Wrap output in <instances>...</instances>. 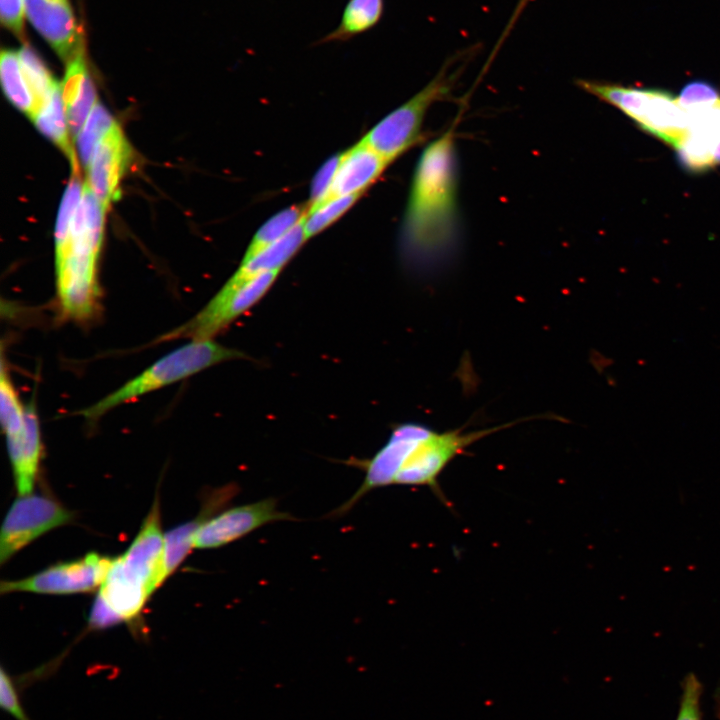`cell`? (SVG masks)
<instances>
[{
    "instance_id": "cell-1",
    "label": "cell",
    "mask_w": 720,
    "mask_h": 720,
    "mask_svg": "<svg viewBox=\"0 0 720 720\" xmlns=\"http://www.w3.org/2000/svg\"><path fill=\"white\" fill-rule=\"evenodd\" d=\"M452 126L423 149L405 209L400 252L418 273L440 269L452 258L459 236L458 159Z\"/></svg>"
},
{
    "instance_id": "cell-2",
    "label": "cell",
    "mask_w": 720,
    "mask_h": 720,
    "mask_svg": "<svg viewBox=\"0 0 720 720\" xmlns=\"http://www.w3.org/2000/svg\"><path fill=\"white\" fill-rule=\"evenodd\" d=\"M535 417H525L498 426L465 431L459 427L437 431L427 425L405 422L392 427L387 442L371 457H350L345 461L365 473L355 493L328 517L347 514L366 494L390 485L426 486L445 500L439 486V476L468 447L497 431L507 429Z\"/></svg>"
},
{
    "instance_id": "cell-3",
    "label": "cell",
    "mask_w": 720,
    "mask_h": 720,
    "mask_svg": "<svg viewBox=\"0 0 720 720\" xmlns=\"http://www.w3.org/2000/svg\"><path fill=\"white\" fill-rule=\"evenodd\" d=\"M104 217L79 206L66 243L55 249L56 300L62 320H93L100 311L101 289L97 277L103 241Z\"/></svg>"
},
{
    "instance_id": "cell-4",
    "label": "cell",
    "mask_w": 720,
    "mask_h": 720,
    "mask_svg": "<svg viewBox=\"0 0 720 720\" xmlns=\"http://www.w3.org/2000/svg\"><path fill=\"white\" fill-rule=\"evenodd\" d=\"M242 351L214 339H193L165 354L115 391L83 409L80 414L95 421L119 405L188 378L211 366L234 359H246Z\"/></svg>"
},
{
    "instance_id": "cell-5",
    "label": "cell",
    "mask_w": 720,
    "mask_h": 720,
    "mask_svg": "<svg viewBox=\"0 0 720 720\" xmlns=\"http://www.w3.org/2000/svg\"><path fill=\"white\" fill-rule=\"evenodd\" d=\"M452 59L417 94L379 121L362 139L389 164L423 139L425 116L447 97L459 76Z\"/></svg>"
},
{
    "instance_id": "cell-6",
    "label": "cell",
    "mask_w": 720,
    "mask_h": 720,
    "mask_svg": "<svg viewBox=\"0 0 720 720\" xmlns=\"http://www.w3.org/2000/svg\"><path fill=\"white\" fill-rule=\"evenodd\" d=\"M106 577L147 598L167 578L158 497L128 550L112 560Z\"/></svg>"
},
{
    "instance_id": "cell-7",
    "label": "cell",
    "mask_w": 720,
    "mask_h": 720,
    "mask_svg": "<svg viewBox=\"0 0 720 720\" xmlns=\"http://www.w3.org/2000/svg\"><path fill=\"white\" fill-rule=\"evenodd\" d=\"M281 270L258 275L234 290L220 289L190 320L159 336L155 343L178 339H213L269 291Z\"/></svg>"
},
{
    "instance_id": "cell-8",
    "label": "cell",
    "mask_w": 720,
    "mask_h": 720,
    "mask_svg": "<svg viewBox=\"0 0 720 720\" xmlns=\"http://www.w3.org/2000/svg\"><path fill=\"white\" fill-rule=\"evenodd\" d=\"M73 514L56 500L42 495H24L8 510L0 532V563L42 534L72 521Z\"/></svg>"
},
{
    "instance_id": "cell-9",
    "label": "cell",
    "mask_w": 720,
    "mask_h": 720,
    "mask_svg": "<svg viewBox=\"0 0 720 720\" xmlns=\"http://www.w3.org/2000/svg\"><path fill=\"white\" fill-rule=\"evenodd\" d=\"M111 558L89 553L84 557L46 568L32 576L1 583V593L33 592L41 594H73L94 590L103 583Z\"/></svg>"
},
{
    "instance_id": "cell-10",
    "label": "cell",
    "mask_w": 720,
    "mask_h": 720,
    "mask_svg": "<svg viewBox=\"0 0 720 720\" xmlns=\"http://www.w3.org/2000/svg\"><path fill=\"white\" fill-rule=\"evenodd\" d=\"M290 513L277 507V500L269 497L231 507L205 521L196 533L194 547L211 549L225 546L273 522L294 521Z\"/></svg>"
},
{
    "instance_id": "cell-11",
    "label": "cell",
    "mask_w": 720,
    "mask_h": 720,
    "mask_svg": "<svg viewBox=\"0 0 720 720\" xmlns=\"http://www.w3.org/2000/svg\"><path fill=\"white\" fill-rule=\"evenodd\" d=\"M132 157L131 147L119 124L96 145L89 166L87 182L107 209L120 195V181Z\"/></svg>"
},
{
    "instance_id": "cell-12",
    "label": "cell",
    "mask_w": 720,
    "mask_h": 720,
    "mask_svg": "<svg viewBox=\"0 0 720 720\" xmlns=\"http://www.w3.org/2000/svg\"><path fill=\"white\" fill-rule=\"evenodd\" d=\"M25 15L66 63L83 51L69 0H24Z\"/></svg>"
},
{
    "instance_id": "cell-13",
    "label": "cell",
    "mask_w": 720,
    "mask_h": 720,
    "mask_svg": "<svg viewBox=\"0 0 720 720\" xmlns=\"http://www.w3.org/2000/svg\"><path fill=\"white\" fill-rule=\"evenodd\" d=\"M388 165L389 163L380 154L361 139L348 150L340 153L331 186L316 206L336 197L362 194Z\"/></svg>"
},
{
    "instance_id": "cell-14",
    "label": "cell",
    "mask_w": 720,
    "mask_h": 720,
    "mask_svg": "<svg viewBox=\"0 0 720 720\" xmlns=\"http://www.w3.org/2000/svg\"><path fill=\"white\" fill-rule=\"evenodd\" d=\"M15 486L20 496L31 493L39 471L42 440L35 402L27 405V418L21 433L6 438Z\"/></svg>"
},
{
    "instance_id": "cell-15",
    "label": "cell",
    "mask_w": 720,
    "mask_h": 720,
    "mask_svg": "<svg viewBox=\"0 0 720 720\" xmlns=\"http://www.w3.org/2000/svg\"><path fill=\"white\" fill-rule=\"evenodd\" d=\"M240 489L235 483L208 492L201 512L192 521L168 531L164 535L165 563L167 577L179 566L194 547L195 536L201 525L224 508Z\"/></svg>"
},
{
    "instance_id": "cell-16",
    "label": "cell",
    "mask_w": 720,
    "mask_h": 720,
    "mask_svg": "<svg viewBox=\"0 0 720 720\" xmlns=\"http://www.w3.org/2000/svg\"><path fill=\"white\" fill-rule=\"evenodd\" d=\"M66 64V73L61 85L62 97L70 134L77 138L96 104V93L83 51Z\"/></svg>"
},
{
    "instance_id": "cell-17",
    "label": "cell",
    "mask_w": 720,
    "mask_h": 720,
    "mask_svg": "<svg viewBox=\"0 0 720 720\" xmlns=\"http://www.w3.org/2000/svg\"><path fill=\"white\" fill-rule=\"evenodd\" d=\"M303 220L285 236L251 259L241 261L239 268L224 284L222 289L234 290L260 274L273 270H282L283 266L307 240L303 230Z\"/></svg>"
},
{
    "instance_id": "cell-18",
    "label": "cell",
    "mask_w": 720,
    "mask_h": 720,
    "mask_svg": "<svg viewBox=\"0 0 720 720\" xmlns=\"http://www.w3.org/2000/svg\"><path fill=\"white\" fill-rule=\"evenodd\" d=\"M384 13L385 0H348L337 27L312 45L348 42L374 29Z\"/></svg>"
},
{
    "instance_id": "cell-19",
    "label": "cell",
    "mask_w": 720,
    "mask_h": 720,
    "mask_svg": "<svg viewBox=\"0 0 720 720\" xmlns=\"http://www.w3.org/2000/svg\"><path fill=\"white\" fill-rule=\"evenodd\" d=\"M38 130L53 141L72 161L76 171L74 152L69 140V125L61 85L56 82L49 100L39 109L32 120Z\"/></svg>"
},
{
    "instance_id": "cell-20",
    "label": "cell",
    "mask_w": 720,
    "mask_h": 720,
    "mask_svg": "<svg viewBox=\"0 0 720 720\" xmlns=\"http://www.w3.org/2000/svg\"><path fill=\"white\" fill-rule=\"evenodd\" d=\"M0 77L7 99L33 120L36 115L35 101L21 68L19 52L13 50L2 51Z\"/></svg>"
},
{
    "instance_id": "cell-21",
    "label": "cell",
    "mask_w": 720,
    "mask_h": 720,
    "mask_svg": "<svg viewBox=\"0 0 720 720\" xmlns=\"http://www.w3.org/2000/svg\"><path fill=\"white\" fill-rule=\"evenodd\" d=\"M308 204L293 205L270 217L255 233L242 261H247L259 252L281 239L307 215Z\"/></svg>"
},
{
    "instance_id": "cell-22",
    "label": "cell",
    "mask_w": 720,
    "mask_h": 720,
    "mask_svg": "<svg viewBox=\"0 0 720 720\" xmlns=\"http://www.w3.org/2000/svg\"><path fill=\"white\" fill-rule=\"evenodd\" d=\"M0 416L6 438L22 432L26 424L27 405H24L11 379L5 359L1 358Z\"/></svg>"
},
{
    "instance_id": "cell-23",
    "label": "cell",
    "mask_w": 720,
    "mask_h": 720,
    "mask_svg": "<svg viewBox=\"0 0 720 720\" xmlns=\"http://www.w3.org/2000/svg\"><path fill=\"white\" fill-rule=\"evenodd\" d=\"M117 124L108 110L101 103L96 102L76 138L80 160L86 168L98 142Z\"/></svg>"
},
{
    "instance_id": "cell-24",
    "label": "cell",
    "mask_w": 720,
    "mask_h": 720,
    "mask_svg": "<svg viewBox=\"0 0 720 720\" xmlns=\"http://www.w3.org/2000/svg\"><path fill=\"white\" fill-rule=\"evenodd\" d=\"M18 52L25 80L35 101L37 114L49 100L57 81L52 78L45 65L30 47L23 46Z\"/></svg>"
},
{
    "instance_id": "cell-25",
    "label": "cell",
    "mask_w": 720,
    "mask_h": 720,
    "mask_svg": "<svg viewBox=\"0 0 720 720\" xmlns=\"http://www.w3.org/2000/svg\"><path fill=\"white\" fill-rule=\"evenodd\" d=\"M714 142L701 132L689 129L680 144L675 148L680 163L689 170H704L715 164L713 158Z\"/></svg>"
},
{
    "instance_id": "cell-26",
    "label": "cell",
    "mask_w": 720,
    "mask_h": 720,
    "mask_svg": "<svg viewBox=\"0 0 720 720\" xmlns=\"http://www.w3.org/2000/svg\"><path fill=\"white\" fill-rule=\"evenodd\" d=\"M361 196L353 194L330 199L308 211L303 220L306 239L323 231L340 218Z\"/></svg>"
},
{
    "instance_id": "cell-27",
    "label": "cell",
    "mask_w": 720,
    "mask_h": 720,
    "mask_svg": "<svg viewBox=\"0 0 720 720\" xmlns=\"http://www.w3.org/2000/svg\"><path fill=\"white\" fill-rule=\"evenodd\" d=\"M83 194V185L77 176L69 182L58 211L55 229V249L63 246L70 233L71 224Z\"/></svg>"
},
{
    "instance_id": "cell-28",
    "label": "cell",
    "mask_w": 720,
    "mask_h": 720,
    "mask_svg": "<svg viewBox=\"0 0 720 720\" xmlns=\"http://www.w3.org/2000/svg\"><path fill=\"white\" fill-rule=\"evenodd\" d=\"M681 107L688 113H695L712 108L720 102L718 90L705 81L687 83L677 98Z\"/></svg>"
},
{
    "instance_id": "cell-29",
    "label": "cell",
    "mask_w": 720,
    "mask_h": 720,
    "mask_svg": "<svg viewBox=\"0 0 720 720\" xmlns=\"http://www.w3.org/2000/svg\"><path fill=\"white\" fill-rule=\"evenodd\" d=\"M703 687L694 673L688 674L682 683L680 705L676 720H701L700 700Z\"/></svg>"
},
{
    "instance_id": "cell-30",
    "label": "cell",
    "mask_w": 720,
    "mask_h": 720,
    "mask_svg": "<svg viewBox=\"0 0 720 720\" xmlns=\"http://www.w3.org/2000/svg\"><path fill=\"white\" fill-rule=\"evenodd\" d=\"M0 706L16 720H30L24 710L14 680L4 667L0 670Z\"/></svg>"
},
{
    "instance_id": "cell-31",
    "label": "cell",
    "mask_w": 720,
    "mask_h": 720,
    "mask_svg": "<svg viewBox=\"0 0 720 720\" xmlns=\"http://www.w3.org/2000/svg\"><path fill=\"white\" fill-rule=\"evenodd\" d=\"M339 158L340 154H337L327 160L314 176L310 199L307 202L309 210L319 204L328 192L339 163Z\"/></svg>"
},
{
    "instance_id": "cell-32",
    "label": "cell",
    "mask_w": 720,
    "mask_h": 720,
    "mask_svg": "<svg viewBox=\"0 0 720 720\" xmlns=\"http://www.w3.org/2000/svg\"><path fill=\"white\" fill-rule=\"evenodd\" d=\"M24 15V0H0L1 22L18 36L23 33Z\"/></svg>"
},
{
    "instance_id": "cell-33",
    "label": "cell",
    "mask_w": 720,
    "mask_h": 720,
    "mask_svg": "<svg viewBox=\"0 0 720 720\" xmlns=\"http://www.w3.org/2000/svg\"><path fill=\"white\" fill-rule=\"evenodd\" d=\"M713 158L715 163H720V139L716 142L713 149Z\"/></svg>"
}]
</instances>
